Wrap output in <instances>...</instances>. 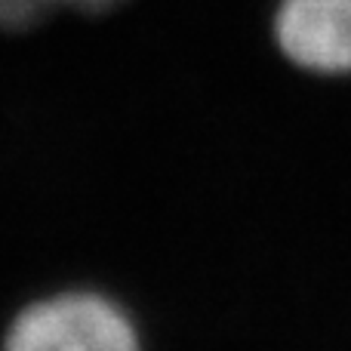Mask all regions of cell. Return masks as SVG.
I'll list each match as a JSON object with an SVG mask.
<instances>
[{
	"instance_id": "2",
	"label": "cell",
	"mask_w": 351,
	"mask_h": 351,
	"mask_svg": "<svg viewBox=\"0 0 351 351\" xmlns=\"http://www.w3.org/2000/svg\"><path fill=\"white\" fill-rule=\"evenodd\" d=\"M274 49L311 77H351V0H274Z\"/></svg>"
},
{
	"instance_id": "1",
	"label": "cell",
	"mask_w": 351,
	"mask_h": 351,
	"mask_svg": "<svg viewBox=\"0 0 351 351\" xmlns=\"http://www.w3.org/2000/svg\"><path fill=\"white\" fill-rule=\"evenodd\" d=\"M3 351H148L136 311L114 293L74 287L25 305Z\"/></svg>"
},
{
	"instance_id": "3",
	"label": "cell",
	"mask_w": 351,
	"mask_h": 351,
	"mask_svg": "<svg viewBox=\"0 0 351 351\" xmlns=\"http://www.w3.org/2000/svg\"><path fill=\"white\" fill-rule=\"evenodd\" d=\"M130 0H0V28L6 31H28L47 22L49 16H108V12L127 6Z\"/></svg>"
}]
</instances>
